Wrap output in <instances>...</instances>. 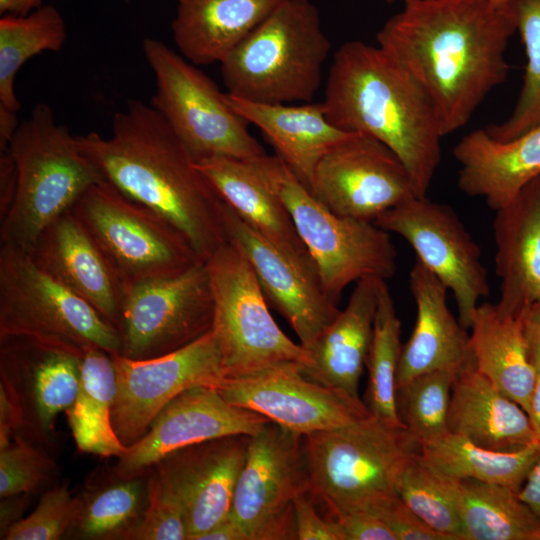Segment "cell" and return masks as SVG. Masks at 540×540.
Returning a JSON list of instances; mask_svg holds the SVG:
<instances>
[{"mask_svg":"<svg viewBox=\"0 0 540 540\" xmlns=\"http://www.w3.org/2000/svg\"><path fill=\"white\" fill-rule=\"evenodd\" d=\"M0 337H24L81 356L121 354L117 328L19 248L0 244Z\"/></svg>","mask_w":540,"mask_h":540,"instance_id":"cell-8","label":"cell"},{"mask_svg":"<svg viewBox=\"0 0 540 540\" xmlns=\"http://www.w3.org/2000/svg\"><path fill=\"white\" fill-rule=\"evenodd\" d=\"M335 127L391 149L426 196L441 162L444 137L436 109L415 79L378 45L360 40L334 53L322 101Z\"/></svg>","mask_w":540,"mask_h":540,"instance_id":"cell-3","label":"cell"},{"mask_svg":"<svg viewBox=\"0 0 540 540\" xmlns=\"http://www.w3.org/2000/svg\"><path fill=\"white\" fill-rule=\"evenodd\" d=\"M77 142L107 181L176 228L200 261L228 243L224 202L152 105L130 99L108 138L90 132Z\"/></svg>","mask_w":540,"mask_h":540,"instance_id":"cell-2","label":"cell"},{"mask_svg":"<svg viewBox=\"0 0 540 540\" xmlns=\"http://www.w3.org/2000/svg\"><path fill=\"white\" fill-rule=\"evenodd\" d=\"M29 254L117 328L125 284L70 209L45 228Z\"/></svg>","mask_w":540,"mask_h":540,"instance_id":"cell-21","label":"cell"},{"mask_svg":"<svg viewBox=\"0 0 540 540\" xmlns=\"http://www.w3.org/2000/svg\"><path fill=\"white\" fill-rule=\"evenodd\" d=\"M524 335L528 358L540 373V305L535 306L523 314Z\"/></svg>","mask_w":540,"mask_h":540,"instance_id":"cell-48","label":"cell"},{"mask_svg":"<svg viewBox=\"0 0 540 540\" xmlns=\"http://www.w3.org/2000/svg\"><path fill=\"white\" fill-rule=\"evenodd\" d=\"M284 1L176 0L174 42L194 65L221 63Z\"/></svg>","mask_w":540,"mask_h":540,"instance_id":"cell-28","label":"cell"},{"mask_svg":"<svg viewBox=\"0 0 540 540\" xmlns=\"http://www.w3.org/2000/svg\"><path fill=\"white\" fill-rule=\"evenodd\" d=\"M67 38L64 18L52 4L24 14H6L0 19V108L18 112L15 78L33 56L59 51Z\"/></svg>","mask_w":540,"mask_h":540,"instance_id":"cell-34","label":"cell"},{"mask_svg":"<svg viewBox=\"0 0 540 540\" xmlns=\"http://www.w3.org/2000/svg\"><path fill=\"white\" fill-rule=\"evenodd\" d=\"M17 188V170L8 150L0 152V219L9 211Z\"/></svg>","mask_w":540,"mask_h":540,"instance_id":"cell-47","label":"cell"},{"mask_svg":"<svg viewBox=\"0 0 540 540\" xmlns=\"http://www.w3.org/2000/svg\"><path fill=\"white\" fill-rule=\"evenodd\" d=\"M268 421L228 402L216 387L190 388L170 401L119 457L117 472L130 477L184 448L230 435H254Z\"/></svg>","mask_w":540,"mask_h":540,"instance_id":"cell-19","label":"cell"},{"mask_svg":"<svg viewBox=\"0 0 540 540\" xmlns=\"http://www.w3.org/2000/svg\"><path fill=\"white\" fill-rule=\"evenodd\" d=\"M331 50L318 8L285 0L220 63L231 96L255 103H308Z\"/></svg>","mask_w":540,"mask_h":540,"instance_id":"cell-5","label":"cell"},{"mask_svg":"<svg viewBox=\"0 0 540 540\" xmlns=\"http://www.w3.org/2000/svg\"><path fill=\"white\" fill-rule=\"evenodd\" d=\"M410 290L416 322L402 346L396 387L431 371L459 373L475 362L470 335L448 307V288L417 259L410 271Z\"/></svg>","mask_w":540,"mask_h":540,"instance_id":"cell-22","label":"cell"},{"mask_svg":"<svg viewBox=\"0 0 540 540\" xmlns=\"http://www.w3.org/2000/svg\"><path fill=\"white\" fill-rule=\"evenodd\" d=\"M15 414L12 402L1 385L0 392V450L10 445L9 436L15 423Z\"/></svg>","mask_w":540,"mask_h":540,"instance_id":"cell-50","label":"cell"},{"mask_svg":"<svg viewBox=\"0 0 540 540\" xmlns=\"http://www.w3.org/2000/svg\"><path fill=\"white\" fill-rule=\"evenodd\" d=\"M246 161L286 207L331 300L339 304L344 289L364 277L386 280L394 275L397 253L387 231L329 210L276 154Z\"/></svg>","mask_w":540,"mask_h":540,"instance_id":"cell-6","label":"cell"},{"mask_svg":"<svg viewBox=\"0 0 540 540\" xmlns=\"http://www.w3.org/2000/svg\"><path fill=\"white\" fill-rule=\"evenodd\" d=\"M532 427L537 438L540 440V373L537 374L536 383L533 389L530 408L528 411Z\"/></svg>","mask_w":540,"mask_h":540,"instance_id":"cell-54","label":"cell"},{"mask_svg":"<svg viewBox=\"0 0 540 540\" xmlns=\"http://www.w3.org/2000/svg\"><path fill=\"white\" fill-rule=\"evenodd\" d=\"M453 156L460 165L459 189L497 211L540 176V125L505 142L474 130L455 145Z\"/></svg>","mask_w":540,"mask_h":540,"instance_id":"cell-24","label":"cell"},{"mask_svg":"<svg viewBox=\"0 0 540 540\" xmlns=\"http://www.w3.org/2000/svg\"><path fill=\"white\" fill-rule=\"evenodd\" d=\"M196 166L221 200L247 225L278 247L315 265L286 207L247 161L212 156L197 160Z\"/></svg>","mask_w":540,"mask_h":540,"instance_id":"cell-29","label":"cell"},{"mask_svg":"<svg viewBox=\"0 0 540 540\" xmlns=\"http://www.w3.org/2000/svg\"><path fill=\"white\" fill-rule=\"evenodd\" d=\"M419 445L404 428L370 415L346 426L303 436L310 493L329 516L363 509L397 494L396 482Z\"/></svg>","mask_w":540,"mask_h":540,"instance_id":"cell-7","label":"cell"},{"mask_svg":"<svg viewBox=\"0 0 540 540\" xmlns=\"http://www.w3.org/2000/svg\"><path fill=\"white\" fill-rule=\"evenodd\" d=\"M17 112L0 108V152L6 151L19 126Z\"/></svg>","mask_w":540,"mask_h":540,"instance_id":"cell-52","label":"cell"},{"mask_svg":"<svg viewBox=\"0 0 540 540\" xmlns=\"http://www.w3.org/2000/svg\"><path fill=\"white\" fill-rule=\"evenodd\" d=\"M470 347L479 372L528 414L537 379L527 353L523 314L479 304L471 324Z\"/></svg>","mask_w":540,"mask_h":540,"instance_id":"cell-30","label":"cell"},{"mask_svg":"<svg viewBox=\"0 0 540 540\" xmlns=\"http://www.w3.org/2000/svg\"><path fill=\"white\" fill-rule=\"evenodd\" d=\"M143 496L138 480L121 482L99 493L80 514V531L100 538L123 528L137 513Z\"/></svg>","mask_w":540,"mask_h":540,"instance_id":"cell-42","label":"cell"},{"mask_svg":"<svg viewBox=\"0 0 540 540\" xmlns=\"http://www.w3.org/2000/svg\"><path fill=\"white\" fill-rule=\"evenodd\" d=\"M142 47L155 78L151 105L196 161L212 156L246 161L265 154L227 93L196 65L160 40L146 38Z\"/></svg>","mask_w":540,"mask_h":540,"instance_id":"cell-10","label":"cell"},{"mask_svg":"<svg viewBox=\"0 0 540 540\" xmlns=\"http://www.w3.org/2000/svg\"><path fill=\"white\" fill-rule=\"evenodd\" d=\"M217 389L228 402L301 436L371 415L360 398L308 379L293 364L253 376L225 378Z\"/></svg>","mask_w":540,"mask_h":540,"instance_id":"cell-18","label":"cell"},{"mask_svg":"<svg viewBox=\"0 0 540 540\" xmlns=\"http://www.w3.org/2000/svg\"><path fill=\"white\" fill-rule=\"evenodd\" d=\"M223 222L228 242L249 261L268 305L286 319L308 350L340 312L326 294L316 266L266 239L225 203Z\"/></svg>","mask_w":540,"mask_h":540,"instance_id":"cell-17","label":"cell"},{"mask_svg":"<svg viewBox=\"0 0 540 540\" xmlns=\"http://www.w3.org/2000/svg\"><path fill=\"white\" fill-rule=\"evenodd\" d=\"M314 502L309 491L298 494L293 501L296 540H347L339 522L320 516Z\"/></svg>","mask_w":540,"mask_h":540,"instance_id":"cell-45","label":"cell"},{"mask_svg":"<svg viewBox=\"0 0 540 540\" xmlns=\"http://www.w3.org/2000/svg\"><path fill=\"white\" fill-rule=\"evenodd\" d=\"M148 503L132 538L140 540H188L183 502L164 468L147 486Z\"/></svg>","mask_w":540,"mask_h":540,"instance_id":"cell-40","label":"cell"},{"mask_svg":"<svg viewBox=\"0 0 540 540\" xmlns=\"http://www.w3.org/2000/svg\"><path fill=\"white\" fill-rule=\"evenodd\" d=\"M379 278L356 282L348 303L307 350L302 373L310 380L354 398L366 365L373 336Z\"/></svg>","mask_w":540,"mask_h":540,"instance_id":"cell-25","label":"cell"},{"mask_svg":"<svg viewBox=\"0 0 540 540\" xmlns=\"http://www.w3.org/2000/svg\"><path fill=\"white\" fill-rule=\"evenodd\" d=\"M32 374L36 412L41 427L50 428L59 412L75 402L81 380L80 356L24 337L1 339Z\"/></svg>","mask_w":540,"mask_h":540,"instance_id":"cell-35","label":"cell"},{"mask_svg":"<svg viewBox=\"0 0 540 540\" xmlns=\"http://www.w3.org/2000/svg\"><path fill=\"white\" fill-rule=\"evenodd\" d=\"M213 321L205 262L176 275L127 284L117 323L121 355L149 359L173 352L209 332Z\"/></svg>","mask_w":540,"mask_h":540,"instance_id":"cell-12","label":"cell"},{"mask_svg":"<svg viewBox=\"0 0 540 540\" xmlns=\"http://www.w3.org/2000/svg\"><path fill=\"white\" fill-rule=\"evenodd\" d=\"M363 509L378 517L396 540H448L427 526L398 494L379 498Z\"/></svg>","mask_w":540,"mask_h":540,"instance_id":"cell-44","label":"cell"},{"mask_svg":"<svg viewBox=\"0 0 540 540\" xmlns=\"http://www.w3.org/2000/svg\"><path fill=\"white\" fill-rule=\"evenodd\" d=\"M43 5V0H0L2 15H24Z\"/></svg>","mask_w":540,"mask_h":540,"instance_id":"cell-53","label":"cell"},{"mask_svg":"<svg viewBox=\"0 0 540 540\" xmlns=\"http://www.w3.org/2000/svg\"><path fill=\"white\" fill-rule=\"evenodd\" d=\"M514 8L526 67L511 115L485 129L493 139L501 142L515 139L540 125V0H515Z\"/></svg>","mask_w":540,"mask_h":540,"instance_id":"cell-39","label":"cell"},{"mask_svg":"<svg viewBox=\"0 0 540 540\" xmlns=\"http://www.w3.org/2000/svg\"><path fill=\"white\" fill-rule=\"evenodd\" d=\"M487 1L492 2L494 4H498V5H506V4L512 3L515 0H487Z\"/></svg>","mask_w":540,"mask_h":540,"instance_id":"cell-55","label":"cell"},{"mask_svg":"<svg viewBox=\"0 0 540 540\" xmlns=\"http://www.w3.org/2000/svg\"><path fill=\"white\" fill-rule=\"evenodd\" d=\"M418 452L408 459L400 471L396 492L431 529L448 540H462V524L452 479L424 464Z\"/></svg>","mask_w":540,"mask_h":540,"instance_id":"cell-37","label":"cell"},{"mask_svg":"<svg viewBox=\"0 0 540 540\" xmlns=\"http://www.w3.org/2000/svg\"><path fill=\"white\" fill-rule=\"evenodd\" d=\"M111 356L116 375L112 425L126 447L137 442L158 413L182 392L197 386L217 388L226 378L213 329L190 344L158 357Z\"/></svg>","mask_w":540,"mask_h":540,"instance_id":"cell-14","label":"cell"},{"mask_svg":"<svg viewBox=\"0 0 540 540\" xmlns=\"http://www.w3.org/2000/svg\"><path fill=\"white\" fill-rule=\"evenodd\" d=\"M462 540H540V520L517 492L474 479H452Z\"/></svg>","mask_w":540,"mask_h":540,"instance_id":"cell-33","label":"cell"},{"mask_svg":"<svg viewBox=\"0 0 540 540\" xmlns=\"http://www.w3.org/2000/svg\"><path fill=\"white\" fill-rule=\"evenodd\" d=\"M497 307L519 316L540 305V176L525 186L493 221Z\"/></svg>","mask_w":540,"mask_h":540,"instance_id":"cell-23","label":"cell"},{"mask_svg":"<svg viewBox=\"0 0 540 540\" xmlns=\"http://www.w3.org/2000/svg\"><path fill=\"white\" fill-rule=\"evenodd\" d=\"M457 375L451 370H436L397 387L398 417L419 447L450 432L448 412Z\"/></svg>","mask_w":540,"mask_h":540,"instance_id":"cell-38","label":"cell"},{"mask_svg":"<svg viewBox=\"0 0 540 540\" xmlns=\"http://www.w3.org/2000/svg\"><path fill=\"white\" fill-rule=\"evenodd\" d=\"M82 504L66 487L47 491L36 509L26 518L13 523L5 540H55L80 517Z\"/></svg>","mask_w":540,"mask_h":540,"instance_id":"cell-41","label":"cell"},{"mask_svg":"<svg viewBox=\"0 0 540 540\" xmlns=\"http://www.w3.org/2000/svg\"><path fill=\"white\" fill-rule=\"evenodd\" d=\"M251 435H230L175 452L163 467L185 508L188 540L230 516Z\"/></svg>","mask_w":540,"mask_h":540,"instance_id":"cell-20","label":"cell"},{"mask_svg":"<svg viewBox=\"0 0 540 540\" xmlns=\"http://www.w3.org/2000/svg\"><path fill=\"white\" fill-rule=\"evenodd\" d=\"M80 388L74 404L66 411L77 447L104 457H121L128 449L112 425L116 375L112 356L99 348L80 356Z\"/></svg>","mask_w":540,"mask_h":540,"instance_id":"cell-32","label":"cell"},{"mask_svg":"<svg viewBox=\"0 0 540 540\" xmlns=\"http://www.w3.org/2000/svg\"><path fill=\"white\" fill-rule=\"evenodd\" d=\"M309 191L332 212L370 222L418 196L399 157L378 140L357 133L322 157Z\"/></svg>","mask_w":540,"mask_h":540,"instance_id":"cell-16","label":"cell"},{"mask_svg":"<svg viewBox=\"0 0 540 540\" xmlns=\"http://www.w3.org/2000/svg\"><path fill=\"white\" fill-rule=\"evenodd\" d=\"M539 455V440L518 450L499 451L452 432L422 444L418 452L424 464L444 477L498 484L517 493Z\"/></svg>","mask_w":540,"mask_h":540,"instance_id":"cell-31","label":"cell"},{"mask_svg":"<svg viewBox=\"0 0 540 540\" xmlns=\"http://www.w3.org/2000/svg\"><path fill=\"white\" fill-rule=\"evenodd\" d=\"M70 210L125 286L202 262L176 228L106 179L90 186Z\"/></svg>","mask_w":540,"mask_h":540,"instance_id":"cell-11","label":"cell"},{"mask_svg":"<svg viewBox=\"0 0 540 540\" xmlns=\"http://www.w3.org/2000/svg\"><path fill=\"white\" fill-rule=\"evenodd\" d=\"M51 463L34 448L10 444L0 450V495L17 496L38 487L46 478Z\"/></svg>","mask_w":540,"mask_h":540,"instance_id":"cell-43","label":"cell"},{"mask_svg":"<svg viewBox=\"0 0 540 540\" xmlns=\"http://www.w3.org/2000/svg\"><path fill=\"white\" fill-rule=\"evenodd\" d=\"M374 223L410 244L416 259L452 292L458 319L470 328L490 286L481 250L455 210L426 196H415L384 212Z\"/></svg>","mask_w":540,"mask_h":540,"instance_id":"cell-15","label":"cell"},{"mask_svg":"<svg viewBox=\"0 0 540 540\" xmlns=\"http://www.w3.org/2000/svg\"><path fill=\"white\" fill-rule=\"evenodd\" d=\"M448 428L476 445L499 451L518 450L539 440L527 412L479 372L475 362L454 381Z\"/></svg>","mask_w":540,"mask_h":540,"instance_id":"cell-26","label":"cell"},{"mask_svg":"<svg viewBox=\"0 0 540 540\" xmlns=\"http://www.w3.org/2000/svg\"><path fill=\"white\" fill-rule=\"evenodd\" d=\"M517 494L540 520V455Z\"/></svg>","mask_w":540,"mask_h":540,"instance_id":"cell-49","label":"cell"},{"mask_svg":"<svg viewBox=\"0 0 540 540\" xmlns=\"http://www.w3.org/2000/svg\"><path fill=\"white\" fill-rule=\"evenodd\" d=\"M347 540H396L394 534L373 513L356 509L334 517Z\"/></svg>","mask_w":540,"mask_h":540,"instance_id":"cell-46","label":"cell"},{"mask_svg":"<svg viewBox=\"0 0 540 540\" xmlns=\"http://www.w3.org/2000/svg\"><path fill=\"white\" fill-rule=\"evenodd\" d=\"M213 299L215 332L226 378L253 376L285 365L302 369L309 352L273 319L255 272L228 242L205 261Z\"/></svg>","mask_w":540,"mask_h":540,"instance_id":"cell-9","label":"cell"},{"mask_svg":"<svg viewBox=\"0 0 540 540\" xmlns=\"http://www.w3.org/2000/svg\"><path fill=\"white\" fill-rule=\"evenodd\" d=\"M227 95L234 110L262 131L276 155L308 189L322 157L354 134L331 124L322 102L267 104Z\"/></svg>","mask_w":540,"mask_h":540,"instance_id":"cell-27","label":"cell"},{"mask_svg":"<svg viewBox=\"0 0 540 540\" xmlns=\"http://www.w3.org/2000/svg\"><path fill=\"white\" fill-rule=\"evenodd\" d=\"M196 540H245L242 530L229 517L200 534Z\"/></svg>","mask_w":540,"mask_h":540,"instance_id":"cell-51","label":"cell"},{"mask_svg":"<svg viewBox=\"0 0 540 540\" xmlns=\"http://www.w3.org/2000/svg\"><path fill=\"white\" fill-rule=\"evenodd\" d=\"M307 491L303 436L268 421L250 436L229 518L245 540L296 539L293 501Z\"/></svg>","mask_w":540,"mask_h":540,"instance_id":"cell-13","label":"cell"},{"mask_svg":"<svg viewBox=\"0 0 540 540\" xmlns=\"http://www.w3.org/2000/svg\"><path fill=\"white\" fill-rule=\"evenodd\" d=\"M373 336L366 362L368 382L363 402L385 424L404 428L397 413L396 375L401 356V321L386 280L379 279Z\"/></svg>","mask_w":540,"mask_h":540,"instance_id":"cell-36","label":"cell"},{"mask_svg":"<svg viewBox=\"0 0 540 540\" xmlns=\"http://www.w3.org/2000/svg\"><path fill=\"white\" fill-rule=\"evenodd\" d=\"M517 31L514 1L410 0L377 33V45L428 95L444 136L465 126L508 74Z\"/></svg>","mask_w":540,"mask_h":540,"instance_id":"cell-1","label":"cell"},{"mask_svg":"<svg viewBox=\"0 0 540 540\" xmlns=\"http://www.w3.org/2000/svg\"><path fill=\"white\" fill-rule=\"evenodd\" d=\"M7 150L16 166L17 188L0 219V244L30 253L45 228L105 178L45 103L19 124Z\"/></svg>","mask_w":540,"mask_h":540,"instance_id":"cell-4","label":"cell"},{"mask_svg":"<svg viewBox=\"0 0 540 540\" xmlns=\"http://www.w3.org/2000/svg\"><path fill=\"white\" fill-rule=\"evenodd\" d=\"M386 1L389 2V3H392V2H395V1H397V0H386ZM401 1L407 2V1H410V0H401Z\"/></svg>","mask_w":540,"mask_h":540,"instance_id":"cell-56","label":"cell"}]
</instances>
